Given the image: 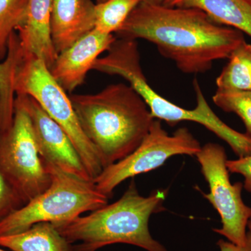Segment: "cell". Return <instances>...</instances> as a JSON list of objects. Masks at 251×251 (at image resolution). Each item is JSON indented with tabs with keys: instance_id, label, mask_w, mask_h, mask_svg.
Segmentation results:
<instances>
[{
	"instance_id": "cell-10",
	"label": "cell",
	"mask_w": 251,
	"mask_h": 251,
	"mask_svg": "<svg viewBox=\"0 0 251 251\" xmlns=\"http://www.w3.org/2000/svg\"><path fill=\"white\" fill-rule=\"evenodd\" d=\"M16 96L21 99L29 112L36 145L43 161L78 177L92 179L76 149L62 127L34 99L27 95Z\"/></svg>"
},
{
	"instance_id": "cell-6",
	"label": "cell",
	"mask_w": 251,
	"mask_h": 251,
	"mask_svg": "<svg viewBox=\"0 0 251 251\" xmlns=\"http://www.w3.org/2000/svg\"><path fill=\"white\" fill-rule=\"evenodd\" d=\"M15 91L16 95L34 99L62 127L76 149L91 179L97 178L103 170L98 153L81 128L70 97L52 76L46 63L23 54L15 78Z\"/></svg>"
},
{
	"instance_id": "cell-28",
	"label": "cell",
	"mask_w": 251,
	"mask_h": 251,
	"mask_svg": "<svg viewBox=\"0 0 251 251\" xmlns=\"http://www.w3.org/2000/svg\"><path fill=\"white\" fill-rule=\"evenodd\" d=\"M249 1H251V0H249Z\"/></svg>"
},
{
	"instance_id": "cell-11",
	"label": "cell",
	"mask_w": 251,
	"mask_h": 251,
	"mask_svg": "<svg viewBox=\"0 0 251 251\" xmlns=\"http://www.w3.org/2000/svg\"><path fill=\"white\" fill-rule=\"evenodd\" d=\"M117 38L92 29L57 55L50 69L56 81L67 92H72L85 82L97 59L110 49Z\"/></svg>"
},
{
	"instance_id": "cell-22",
	"label": "cell",
	"mask_w": 251,
	"mask_h": 251,
	"mask_svg": "<svg viewBox=\"0 0 251 251\" xmlns=\"http://www.w3.org/2000/svg\"><path fill=\"white\" fill-rule=\"evenodd\" d=\"M226 166L229 173L244 176V187L251 193V155L236 160H229L226 161Z\"/></svg>"
},
{
	"instance_id": "cell-23",
	"label": "cell",
	"mask_w": 251,
	"mask_h": 251,
	"mask_svg": "<svg viewBox=\"0 0 251 251\" xmlns=\"http://www.w3.org/2000/svg\"><path fill=\"white\" fill-rule=\"evenodd\" d=\"M221 251H251V232H247V240L244 246H238L221 239L217 243Z\"/></svg>"
},
{
	"instance_id": "cell-14",
	"label": "cell",
	"mask_w": 251,
	"mask_h": 251,
	"mask_svg": "<svg viewBox=\"0 0 251 251\" xmlns=\"http://www.w3.org/2000/svg\"><path fill=\"white\" fill-rule=\"evenodd\" d=\"M179 7L201 10L217 24L234 28L251 37L249 0H181Z\"/></svg>"
},
{
	"instance_id": "cell-4",
	"label": "cell",
	"mask_w": 251,
	"mask_h": 251,
	"mask_svg": "<svg viewBox=\"0 0 251 251\" xmlns=\"http://www.w3.org/2000/svg\"><path fill=\"white\" fill-rule=\"evenodd\" d=\"M92 70L123 77L141 96L153 119L166 122L171 126L181 122H196L228 144L238 156H245L251 152V137L231 128L214 113L197 79L193 82L197 100L196 108L193 110L176 105L157 93L148 83L142 69L136 40L117 39L106 55L97 59Z\"/></svg>"
},
{
	"instance_id": "cell-5",
	"label": "cell",
	"mask_w": 251,
	"mask_h": 251,
	"mask_svg": "<svg viewBox=\"0 0 251 251\" xmlns=\"http://www.w3.org/2000/svg\"><path fill=\"white\" fill-rule=\"evenodd\" d=\"M44 163L50 174L49 187L0 222V236L19 233L38 223L57 226L108 204L109 198L99 191L94 180Z\"/></svg>"
},
{
	"instance_id": "cell-13",
	"label": "cell",
	"mask_w": 251,
	"mask_h": 251,
	"mask_svg": "<svg viewBox=\"0 0 251 251\" xmlns=\"http://www.w3.org/2000/svg\"><path fill=\"white\" fill-rule=\"evenodd\" d=\"M52 5V0H29L25 22L18 30L23 54L41 59L49 69L58 55L51 38Z\"/></svg>"
},
{
	"instance_id": "cell-8",
	"label": "cell",
	"mask_w": 251,
	"mask_h": 251,
	"mask_svg": "<svg viewBox=\"0 0 251 251\" xmlns=\"http://www.w3.org/2000/svg\"><path fill=\"white\" fill-rule=\"evenodd\" d=\"M201 148L186 127L169 135L161 120L155 119L139 146L123 159L104 168L94 181L99 191L110 198L114 189L125 180L159 168L172 156H196Z\"/></svg>"
},
{
	"instance_id": "cell-19",
	"label": "cell",
	"mask_w": 251,
	"mask_h": 251,
	"mask_svg": "<svg viewBox=\"0 0 251 251\" xmlns=\"http://www.w3.org/2000/svg\"><path fill=\"white\" fill-rule=\"evenodd\" d=\"M29 0H0V62L7 56L11 36L25 22Z\"/></svg>"
},
{
	"instance_id": "cell-3",
	"label": "cell",
	"mask_w": 251,
	"mask_h": 251,
	"mask_svg": "<svg viewBox=\"0 0 251 251\" xmlns=\"http://www.w3.org/2000/svg\"><path fill=\"white\" fill-rule=\"evenodd\" d=\"M164 191L144 197L134 180L116 202L54 226L71 244L72 251H97L114 244H126L148 251H167L149 229L151 214L162 210Z\"/></svg>"
},
{
	"instance_id": "cell-26",
	"label": "cell",
	"mask_w": 251,
	"mask_h": 251,
	"mask_svg": "<svg viewBox=\"0 0 251 251\" xmlns=\"http://www.w3.org/2000/svg\"><path fill=\"white\" fill-rule=\"evenodd\" d=\"M248 227H249V232H251V216L250 219H249V222H248Z\"/></svg>"
},
{
	"instance_id": "cell-18",
	"label": "cell",
	"mask_w": 251,
	"mask_h": 251,
	"mask_svg": "<svg viewBox=\"0 0 251 251\" xmlns=\"http://www.w3.org/2000/svg\"><path fill=\"white\" fill-rule=\"evenodd\" d=\"M141 0H106L95 4L94 29L106 34L120 30Z\"/></svg>"
},
{
	"instance_id": "cell-20",
	"label": "cell",
	"mask_w": 251,
	"mask_h": 251,
	"mask_svg": "<svg viewBox=\"0 0 251 251\" xmlns=\"http://www.w3.org/2000/svg\"><path fill=\"white\" fill-rule=\"evenodd\" d=\"M212 99L221 110L240 117L251 137V92L217 90Z\"/></svg>"
},
{
	"instance_id": "cell-15",
	"label": "cell",
	"mask_w": 251,
	"mask_h": 251,
	"mask_svg": "<svg viewBox=\"0 0 251 251\" xmlns=\"http://www.w3.org/2000/svg\"><path fill=\"white\" fill-rule=\"evenodd\" d=\"M0 247L12 251H72L67 239L48 222L38 223L19 233L0 236Z\"/></svg>"
},
{
	"instance_id": "cell-24",
	"label": "cell",
	"mask_w": 251,
	"mask_h": 251,
	"mask_svg": "<svg viewBox=\"0 0 251 251\" xmlns=\"http://www.w3.org/2000/svg\"><path fill=\"white\" fill-rule=\"evenodd\" d=\"M181 0H163V4L169 7H179Z\"/></svg>"
},
{
	"instance_id": "cell-12",
	"label": "cell",
	"mask_w": 251,
	"mask_h": 251,
	"mask_svg": "<svg viewBox=\"0 0 251 251\" xmlns=\"http://www.w3.org/2000/svg\"><path fill=\"white\" fill-rule=\"evenodd\" d=\"M92 0H52L50 32L57 54L94 28Z\"/></svg>"
},
{
	"instance_id": "cell-9",
	"label": "cell",
	"mask_w": 251,
	"mask_h": 251,
	"mask_svg": "<svg viewBox=\"0 0 251 251\" xmlns=\"http://www.w3.org/2000/svg\"><path fill=\"white\" fill-rule=\"evenodd\" d=\"M196 156L210 190V193L204 195V198L221 216L222 227L214 229V232L224 236L236 245H245L251 207L243 201L244 184L230 182L225 149L219 144L207 143L202 147Z\"/></svg>"
},
{
	"instance_id": "cell-16",
	"label": "cell",
	"mask_w": 251,
	"mask_h": 251,
	"mask_svg": "<svg viewBox=\"0 0 251 251\" xmlns=\"http://www.w3.org/2000/svg\"><path fill=\"white\" fill-rule=\"evenodd\" d=\"M23 58L19 37L15 32L10 39L7 56L0 62V133L12 124L16 96L15 78Z\"/></svg>"
},
{
	"instance_id": "cell-27",
	"label": "cell",
	"mask_w": 251,
	"mask_h": 251,
	"mask_svg": "<svg viewBox=\"0 0 251 251\" xmlns=\"http://www.w3.org/2000/svg\"><path fill=\"white\" fill-rule=\"evenodd\" d=\"M0 251H4V250H3V249H0Z\"/></svg>"
},
{
	"instance_id": "cell-2",
	"label": "cell",
	"mask_w": 251,
	"mask_h": 251,
	"mask_svg": "<svg viewBox=\"0 0 251 251\" xmlns=\"http://www.w3.org/2000/svg\"><path fill=\"white\" fill-rule=\"evenodd\" d=\"M70 99L103 169L133 152L155 120L141 96L125 83L112 84L98 93L74 94Z\"/></svg>"
},
{
	"instance_id": "cell-1",
	"label": "cell",
	"mask_w": 251,
	"mask_h": 251,
	"mask_svg": "<svg viewBox=\"0 0 251 251\" xmlns=\"http://www.w3.org/2000/svg\"><path fill=\"white\" fill-rule=\"evenodd\" d=\"M117 34L122 39L150 41L186 74L209 72L214 62L228 59L245 41L242 31L217 24L201 10L144 2Z\"/></svg>"
},
{
	"instance_id": "cell-25",
	"label": "cell",
	"mask_w": 251,
	"mask_h": 251,
	"mask_svg": "<svg viewBox=\"0 0 251 251\" xmlns=\"http://www.w3.org/2000/svg\"><path fill=\"white\" fill-rule=\"evenodd\" d=\"M106 0H96L97 4L99 3L103 2ZM163 0H141V2L148 3V4H163Z\"/></svg>"
},
{
	"instance_id": "cell-7",
	"label": "cell",
	"mask_w": 251,
	"mask_h": 251,
	"mask_svg": "<svg viewBox=\"0 0 251 251\" xmlns=\"http://www.w3.org/2000/svg\"><path fill=\"white\" fill-rule=\"evenodd\" d=\"M0 170L25 204L50 185V174L39 154L30 116L18 96L12 124L0 133Z\"/></svg>"
},
{
	"instance_id": "cell-21",
	"label": "cell",
	"mask_w": 251,
	"mask_h": 251,
	"mask_svg": "<svg viewBox=\"0 0 251 251\" xmlns=\"http://www.w3.org/2000/svg\"><path fill=\"white\" fill-rule=\"evenodd\" d=\"M25 204L19 193L0 170V222Z\"/></svg>"
},
{
	"instance_id": "cell-17",
	"label": "cell",
	"mask_w": 251,
	"mask_h": 251,
	"mask_svg": "<svg viewBox=\"0 0 251 251\" xmlns=\"http://www.w3.org/2000/svg\"><path fill=\"white\" fill-rule=\"evenodd\" d=\"M228 59L216 78L217 90L251 92V44L244 41Z\"/></svg>"
}]
</instances>
